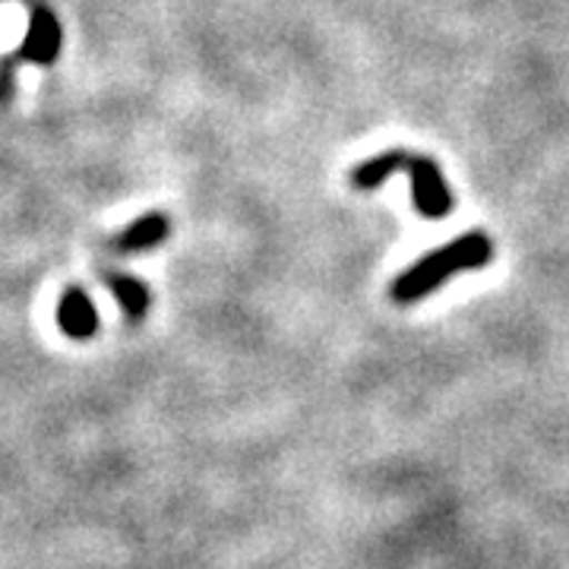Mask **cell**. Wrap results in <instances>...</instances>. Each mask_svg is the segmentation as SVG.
Returning <instances> with one entry per match:
<instances>
[{
    "mask_svg": "<svg viewBox=\"0 0 569 569\" xmlns=\"http://www.w3.org/2000/svg\"><path fill=\"white\" fill-rule=\"evenodd\" d=\"M168 231H171V222L164 219L162 212H149V216L137 219L127 231L118 234L114 250H118V253H142V250H152V247H159L164 238H168Z\"/></svg>",
    "mask_w": 569,
    "mask_h": 569,
    "instance_id": "4",
    "label": "cell"
},
{
    "mask_svg": "<svg viewBox=\"0 0 569 569\" xmlns=\"http://www.w3.org/2000/svg\"><path fill=\"white\" fill-rule=\"evenodd\" d=\"M108 288H111L114 301L121 305L123 317L130 323H140L142 317H146V310H149V301H152L149 288L140 279H133V276H108Z\"/></svg>",
    "mask_w": 569,
    "mask_h": 569,
    "instance_id": "5",
    "label": "cell"
},
{
    "mask_svg": "<svg viewBox=\"0 0 569 569\" xmlns=\"http://www.w3.org/2000/svg\"><path fill=\"white\" fill-rule=\"evenodd\" d=\"M32 41H26V48H22V54H29V58H36V61H48V58H54L58 54V44H61V32H58V22L51 20V17H44L39 13L36 20H32Z\"/></svg>",
    "mask_w": 569,
    "mask_h": 569,
    "instance_id": "6",
    "label": "cell"
},
{
    "mask_svg": "<svg viewBox=\"0 0 569 569\" xmlns=\"http://www.w3.org/2000/svg\"><path fill=\"white\" fill-rule=\"evenodd\" d=\"M58 323L70 339H92L99 332V313L82 288H70L63 295L58 307Z\"/></svg>",
    "mask_w": 569,
    "mask_h": 569,
    "instance_id": "3",
    "label": "cell"
},
{
    "mask_svg": "<svg viewBox=\"0 0 569 569\" xmlns=\"http://www.w3.org/2000/svg\"><path fill=\"white\" fill-rule=\"evenodd\" d=\"M406 171L411 174V190H415V209L425 219H447L452 209V193H449L447 181L440 174V168L415 152H383L377 159H367L351 171V183L361 190H373L387 181L389 174Z\"/></svg>",
    "mask_w": 569,
    "mask_h": 569,
    "instance_id": "2",
    "label": "cell"
},
{
    "mask_svg": "<svg viewBox=\"0 0 569 569\" xmlns=\"http://www.w3.org/2000/svg\"><path fill=\"white\" fill-rule=\"evenodd\" d=\"M490 257H493V244H490L488 234L485 231H468L462 238L449 241L447 247L421 257L408 272H402L392 282V301L396 305H415V301L427 298L430 291H437L452 276L488 266Z\"/></svg>",
    "mask_w": 569,
    "mask_h": 569,
    "instance_id": "1",
    "label": "cell"
}]
</instances>
